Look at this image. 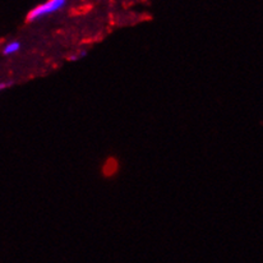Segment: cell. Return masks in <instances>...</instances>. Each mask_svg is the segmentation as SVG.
<instances>
[{
  "mask_svg": "<svg viewBox=\"0 0 263 263\" xmlns=\"http://www.w3.org/2000/svg\"><path fill=\"white\" fill-rule=\"evenodd\" d=\"M67 5V0H47V2L43 3V4L37 5L33 8L27 15L28 22H33V21H39L41 18L47 17L50 14L59 12L60 9Z\"/></svg>",
  "mask_w": 263,
  "mask_h": 263,
  "instance_id": "obj_1",
  "label": "cell"
},
{
  "mask_svg": "<svg viewBox=\"0 0 263 263\" xmlns=\"http://www.w3.org/2000/svg\"><path fill=\"white\" fill-rule=\"evenodd\" d=\"M20 49H21V44L18 43V41H10V43H8L4 46V49H3V54L13 55L15 54V52L20 51Z\"/></svg>",
  "mask_w": 263,
  "mask_h": 263,
  "instance_id": "obj_2",
  "label": "cell"
},
{
  "mask_svg": "<svg viewBox=\"0 0 263 263\" xmlns=\"http://www.w3.org/2000/svg\"><path fill=\"white\" fill-rule=\"evenodd\" d=\"M10 85H12V83H9V82H0V91H3V89L8 88Z\"/></svg>",
  "mask_w": 263,
  "mask_h": 263,
  "instance_id": "obj_3",
  "label": "cell"
}]
</instances>
